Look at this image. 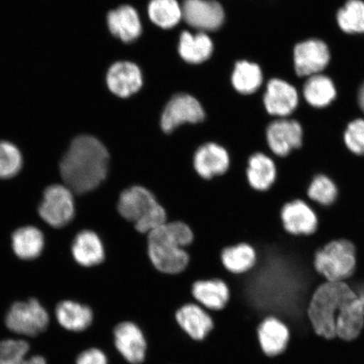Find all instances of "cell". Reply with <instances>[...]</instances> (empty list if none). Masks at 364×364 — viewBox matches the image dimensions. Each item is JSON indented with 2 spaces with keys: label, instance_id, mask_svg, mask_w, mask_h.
Here are the masks:
<instances>
[{
  "label": "cell",
  "instance_id": "28",
  "mask_svg": "<svg viewBox=\"0 0 364 364\" xmlns=\"http://www.w3.org/2000/svg\"><path fill=\"white\" fill-rule=\"evenodd\" d=\"M304 95L311 106L322 108L329 106L336 97L333 82L322 75L311 76L304 86Z\"/></svg>",
  "mask_w": 364,
  "mask_h": 364
},
{
  "label": "cell",
  "instance_id": "6",
  "mask_svg": "<svg viewBox=\"0 0 364 364\" xmlns=\"http://www.w3.org/2000/svg\"><path fill=\"white\" fill-rule=\"evenodd\" d=\"M204 119L205 112L198 100L188 94H178L167 103L159 125L164 134L171 135L181 126L198 124Z\"/></svg>",
  "mask_w": 364,
  "mask_h": 364
},
{
  "label": "cell",
  "instance_id": "2",
  "mask_svg": "<svg viewBox=\"0 0 364 364\" xmlns=\"http://www.w3.org/2000/svg\"><path fill=\"white\" fill-rule=\"evenodd\" d=\"M148 254L156 269L164 274L176 275L184 272L190 261L186 248L192 245V229L181 221L167 222L149 232Z\"/></svg>",
  "mask_w": 364,
  "mask_h": 364
},
{
  "label": "cell",
  "instance_id": "25",
  "mask_svg": "<svg viewBox=\"0 0 364 364\" xmlns=\"http://www.w3.org/2000/svg\"><path fill=\"white\" fill-rule=\"evenodd\" d=\"M57 320L63 328L75 332L84 331L92 325V309L78 302L63 301L56 308Z\"/></svg>",
  "mask_w": 364,
  "mask_h": 364
},
{
  "label": "cell",
  "instance_id": "7",
  "mask_svg": "<svg viewBox=\"0 0 364 364\" xmlns=\"http://www.w3.org/2000/svg\"><path fill=\"white\" fill-rule=\"evenodd\" d=\"M49 316L38 300L14 304L9 309L6 324L16 334L34 336L47 329Z\"/></svg>",
  "mask_w": 364,
  "mask_h": 364
},
{
  "label": "cell",
  "instance_id": "14",
  "mask_svg": "<svg viewBox=\"0 0 364 364\" xmlns=\"http://www.w3.org/2000/svg\"><path fill=\"white\" fill-rule=\"evenodd\" d=\"M330 58L328 47L321 40H307L294 48V68L299 76L318 75L328 65Z\"/></svg>",
  "mask_w": 364,
  "mask_h": 364
},
{
  "label": "cell",
  "instance_id": "4",
  "mask_svg": "<svg viewBox=\"0 0 364 364\" xmlns=\"http://www.w3.org/2000/svg\"><path fill=\"white\" fill-rule=\"evenodd\" d=\"M117 208L121 217L142 235L168 222L166 209L151 191L142 186H131L122 191Z\"/></svg>",
  "mask_w": 364,
  "mask_h": 364
},
{
  "label": "cell",
  "instance_id": "33",
  "mask_svg": "<svg viewBox=\"0 0 364 364\" xmlns=\"http://www.w3.org/2000/svg\"><path fill=\"white\" fill-rule=\"evenodd\" d=\"M21 166L19 149L7 141H0V178H11L20 172Z\"/></svg>",
  "mask_w": 364,
  "mask_h": 364
},
{
  "label": "cell",
  "instance_id": "22",
  "mask_svg": "<svg viewBox=\"0 0 364 364\" xmlns=\"http://www.w3.org/2000/svg\"><path fill=\"white\" fill-rule=\"evenodd\" d=\"M245 176L254 191L267 192L277 181V168L274 159L263 152L252 154L248 159Z\"/></svg>",
  "mask_w": 364,
  "mask_h": 364
},
{
  "label": "cell",
  "instance_id": "29",
  "mask_svg": "<svg viewBox=\"0 0 364 364\" xmlns=\"http://www.w3.org/2000/svg\"><path fill=\"white\" fill-rule=\"evenodd\" d=\"M263 76L261 68L257 63L248 61L236 63L231 81L239 93L250 95L261 87Z\"/></svg>",
  "mask_w": 364,
  "mask_h": 364
},
{
  "label": "cell",
  "instance_id": "31",
  "mask_svg": "<svg viewBox=\"0 0 364 364\" xmlns=\"http://www.w3.org/2000/svg\"><path fill=\"white\" fill-rule=\"evenodd\" d=\"M308 203H313L322 208H329L338 201L339 190L335 181L325 174L313 177L307 189Z\"/></svg>",
  "mask_w": 364,
  "mask_h": 364
},
{
  "label": "cell",
  "instance_id": "36",
  "mask_svg": "<svg viewBox=\"0 0 364 364\" xmlns=\"http://www.w3.org/2000/svg\"><path fill=\"white\" fill-rule=\"evenodd\" d=\"M76 364H109V359L102 349L92 348L81 353Z\"/></svg>",
  "mask_w": 364,
  "mask_h": 364
},
{
  "label": "cell",
  "instance_id": "21",
  "mask_svg": "<svg viewBox=\"0 0 364 364\" xmlns=\"http://www.w3.org/2000/svg\"><path fill=\"white\" fill-rule=\"evenodd\" d=\"M107 26L114 36L126 43L134 42L143 31L139 13L129 4L109 12Z\"/></svg>",
  "mask_w": 364,
  "mask_h": 364
},
{
  "label": "cell",
  "instance_id": "18",
  "mask_svg": "<svg viewBox=\"0 0 364 364\" xmlns=\"http://www.w3.org/2000/svg\"><path fill=\"white\" fill-rule=\"evenodd\" d=\"M72 254L80 266L85 268L98 267L106 260V247L95 230L85 229L75 236Z\"/></svg>",
  "mask_w": 364,
  "mask_h": 364
},
{
  "label": "cell",
  "instance_id": "35",
  "mask_svg": "<svg viewBox=\"0 0 364 364\" xmlns=\"http://www.w3.org/2000/svg\"><path fill=\"white\" fill-rule=\"evenodd\" d=\"M29 344L22 340L0 341V364H17L25 360Z\"/></svg>",
  "mask_w": 364,
  "mask_h": 364
},
{
  "label": "cell",
  "instance_id": "37",
  "mask_svg": "<svg viewBox=\"0 0 364 364\" xmlns=\"http://www.w3.org/2000/svg\"><path fill=\"white\" fill-rule=\"evenodd\" d=\"M27 363L28 364H47V361L42 356H33L29 359H27Z\"/></svg>",
  "mask_w": 364,
  "mask_h": 364
},
{
  "label": "cell",
  "instance_id": "19",
  "mask_svg": "<svg viewBox=\"0 0 364 364\" xmlns=\"http://www.w3.org/2000/svg\"><path fill=\"white\" fill-rule=\"evenodd\" d=\"M298 103L299 95L294 86L279 79L268 82L264 105L271 115L288 117L297 107Z\"/></svg>",
  "mask_w": 364,
  "mask_h": 364
},
{
  "label": "cell",
  "instance_id": "20",
  "mask_svg": "<svg viewBox=\"0 0 364 364\" xmlns=\"http://www.w3.org/2000/svg\"><path fill=\"white\" fill-rule=\"evenodd\" d=\"M192 295L195 302L208 311H221L230 302V289L220 279L198 280L192 286Z\"/></svg>",
  "mask_w": 364,
  "mask_h": 364
},
{
  "label": "cell",
  "instance_id": "3",
  "mask_svg": "<svg viewBox=\"0 0 364 364\" xmlns=\"http://www.w3.org/2000/svg\"><path fill=\"white\" fill-rule=\"evenodd\" d=\"M356 296L347 282H325L318 286L312 295L307 311L316 333L326 339L336 338V322L339 311Z\"/></svg>",
  "mask_w": 364,
  "mask_h": 364
},
{
  "label": "cell",
  "instance_id": "26",
  "mask_svg": "<svg viewBox=\"0 0 364 364\" xmlns=\"http://www.w3.org/2000/svg\"><path fill=\"white\" fill-rule=\"evenodd\" d=\"M213 44L209 36L200 31L193 34L189 31L181 33L178 53L184 61L192 65H198L207 61L211 57Z\"/></svg>",
  "mask_w": 364,
  "mask_h": 364
},
{
  "label": "cell",
  "instance_id": "30",
  "mask_svg": "<svg viewBox=\"0 0 364 364\" xmlns=\"http://www.w3.org/2000/svg\"><path fill=\"white\" fill-rule=\"evenodd\" d=\"M149 19L163 29L175 27L182 19L181 6L177 0H150Z\"/></svg>",
  "mask_w": 364,
  "mask_h": 364
},
{
  "label": "cell",
  "instance_id": "5",
  "mask_svg": "<svg viewBox=\"0 0 364 364\" xmlns=\"http://www.w3.org/2000/svg\"><path fill=\"white\" fill-rule=\"evenodd\" d=\"M313 265L318 274L326 282H348L357 269L356 247L348 240H331L316 250Z\"/></svg>",
  "mask_w": 364,
  "mask_h": 364
},
{
  "label": "cell",
  "instance_id": "13",
  "mask_svg": "<svg viewBox=\"0 0 364 364\" xmlns=\"http://www.w3.org/2000/svg\"><path fill=\"white\" fill-rule=\"evenodd\" d=\"M286 233L293 236H311L318 230V220L311 205L302 199L287 203L280 212Z\"/></svg>",
  "mask_w": 364,
  "mask_h": 364
},
{
  "label": "cell",
  "instance_id": "8",
  "mask_svg": "<svg viewBox=\"0 0 364 364\" xmlns=\"http://www.w3.org/2000/svg\"><path fill=\"white\" fill-rule=\"evenodd\" d=\"M265 138L271 156L284 159L303 147L304 131L298 121L281 118L268 124Z\"/></svg>",
  "mask_w": 364,
  "mask_h": 364
},
{
  "label": "cell",
  "instance_id": "11",
  "mask_svg": "<svg viewBox=\"0 0 364 364\" xmlns=\"http://www.w3.org/2000/svg\"><path fill=\"white\" fill-rule=\"evenodd\" d=\"M182 18L195 29L215 31L225 21V11L216 0H183Z\"/></svg>",
  "mask_w": 364,
  "mask_h": 364
},
{
  "label": "cell",
  "instance_id": "24",
  "mask_svg": "<svg viewBox=\"0 0 364 364\" xmlns=\"http://www.w3.org/2000/svg\"><path fill=\"white\" fill-rule=\"evenodd\" d=\"M220 259L227 272L234 275H243L256 266L257 252L252 245L240 242L223 249Z\"/></svg>",
  "mask_w": 364,
  "mask_h": 364
},
{
  "label": "cell",
  "instance_id": "1",
  "mask_svg": "<svg viewBox=\"0 0 364 364\" xmlns=\"http://www.w3.org/2000/svg\"><path fill=\"white\" fill-rule=\"evenodd\" d=\"M110 164V152L102 140L92 135H80L72 141L62 159V178L73 193L89 194L107 180Z\"/></svg>",
  "mask_w": 364,
  "mask_h": 364
},
{
  "label": "cell",
  "instance_id": "32",
  "mask_svg": "<svg viewBox=\"0 0 364 364\" xmlns=\"http://www.w3.org/2000/svg\"><path fill=\"white\" fill-rule=\"evenodd\" d=\"M338 22L344 33H364V2L348 0L338 13Z\"/></svg>",
  "mask_w": 364,
  "mask_h": 364
},
{
  "label": "cell",
  "instance_id": "16",
  "mask_svg": "<svg viewBox=\"0 0 364 364\" xmlns=\"http://www.w3.org/2000/svg\"><path fill=\"white\" fill-rule=\"evenodd\" d=\"M143 75L139 67L129 61L113 63L107 75V84L114 95L127 98L143 86Z\"/></svg>",
  "mask_w": 364,
  "mask_h": 364
},
{
  "label": "cell",
  "instance_id": "9",
  "mask_svg": "<svg viewBox=\"0 0 364 364\" xmlns=\"http://www.w3.org/2000/svg\"><path fill=\"white\" fill-rule=\"evenodd\" d=\"M39 215L49 225L61 228L75 216V205L72 191L65 185H53L45 190Z\"/></svg>",
  "mask_w": 364,
  "mask_h": 364
},
{
  "label": "cell",
  "instance_id": "39",
  "mask_svg": "<svg viewBox=\"0 0 364 364\" xmlns=\"http://www.w3.org/2000/svg\"><path fill=\"white\" fill-rule=\"evenodd\" d=\"M17 364H28V363H27V359H25V360H23L21 363H17Z\"/></svg>",
  "mask_w": 364,
  "mask_h": 364
},
{
  "label": "cell",
  "instance_id": "34",
  "mask_svg": "<svg viewBox=\"0 0 364 364\" xmlns=\"http://www.w3.org/2000/svg\"><path fill=\"white\" fill-rule=\"evenodd\" d=\"M343 143L353 156L364 157V119L349 122L343 132Z\"/></svg>",
  "mask_w": 364,
  "mask_h": 364
},
{
  "label": "cell",
  "instance_id": "15",
  "mask_svg": "<svg viewBox=\"0 0 364 364\" xmlns=\"http://www.w3.org/2000/svg\"><path fill=\"white\" fill-rule=\"evenodd\" d=\"M176 321L181 331L195 341H204L215 328L210 312L195 302L185 304L177 309Z\"/></svg>",
  "mask_w": 364,
  "mask_h": 364
},
{
  "label": "cell",
  "instance_id": "27",
  "mask_svg": "<svg viewBox=\"0 0 364 364\" xmlns=\"http://www.w3.org/2000/svg\"><path fill=\"white\" fill-rule=\"evenodd\" d=\"M12 247L18 257L23 260H33L43 252L44 236L38 228H21L12 235Z\"/></svg>",
  "mask_w": 364,
  "mask_h": 364
},
{
  "label": "cell",
  "instance_id": "38",
  "mask_svg": "<svg viewBox=\"0 0 364 364\" xmlns=\"http://www.w3.org/2000/svg\"><path fill=\"white\" fill-rule=\"evenodd\" d=\"M358 102L362 110L364 112V84L362 85L360 90L358 94Z\"/></svg>",
  "mask_w": 364,
  "mask_h": 364
},
{
  "label": "cell",
  "instance_id": "23",
  "mask_svg": "<svg viewBox=\"0 0 364 364\" xmlns=\"http://www.w3.org/2000/svg\"><path fill=\"white\" fill-rule=\"evenodd\" d=\"M363 327L364 304L356 296L339 311L336 322V338L346 341H353L360 336Z\"/></svg>",
  "mask_w": 364,
  "mask_h": 364
},
{
  "label": "cell",
  "instance_id": "12",
  "mask_svg": "<svg viewBox=\"0 0 364 364\" xmlns=\"http://www.w3.org/2000/svg\"><path fill=\"white\" fill-rule=\"evenodd\" d=\"M193 166L200 178L212 181L226 174L230 167V156L223 145L204 143L196 149Z\"/></svg>",
  "mask_w": 364,
  "mask_h": 364
},
{
  "label": "cell",
  "instance_id": "10",
  "mask_svg": "<svg viewBox=\"0 0 364 364\" xmlns=\"http://www.w3.org/2000/svg\"><path fill=\"white\" fill-rule=\"evenodd\" d=\"M114 347L129 364H143L146 359L148 341L144 331L133 321H122L113 329Z\"/></svg>",
  "mask_w": 364,
  "mask_h": 364
},
{
  "label": "cell",
  "instance_id": "17",
  "mask_svg": "<svg viewBox=\"0 0 364 364\" xmlns=\"http://www.w3.org/2000/svg\"><path fill=\"white\" fill-rule=\"evenodd\" d=\"M259 345L268 358L283 354L290 341V331L284 321L275 316H267L259 324L257 331Z\"/></svg>",
  "mask_w": 364,
  "mask_h": 364
}]
</instances>
